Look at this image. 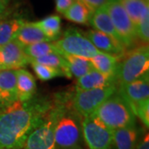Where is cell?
Instances as JSON below:
<instances>
[{
	"label": "cell",
	"mask_w": 149,
	"mask_h": 149,
	"mask_svg": "<svg viewBox=\"0 0 149 149\" xmlns=\"http://www.w3.org/2000/svg\"><path fill=\"white\" fill-rule=\"evenodd\" d=\"M25 53L30 60L39 58L48 54L56 53L61 55L56 47L52 42H42L24 47Z\"/></svg>",
	"instance_id": "obj_26"
},
{
	"label": "cell",
	"mask_w": 149,
	"mask_h": 149,
	"mask_svg": "<svg viewBox=\"0 0 149 149\" xmlns=\"http://www.w3.org/2000/svg\"><path fill=\"white\" fill-rule=\"evenodd\" d=\"M64 108L55 107L48 112L43 122L27 137L24 149H56L55 143V126Z\"/></svg>",
	"instance_id": "obj_6"
},
{
	"label": "cell",
	"mask_w": 149,
	"mask_h": 149,
	"mask_svg": "<svg viewBox=\"0 0 149 149\" xmlns=\"http://www.w3.org/2000/svg\"><path fill=\"white\" fill-rule=\"evenodd\" d=\"M30 62H36L38 64L44 65L52 67L55 69L61 70L63 72L64 75L69 77V78L71 77V75L69 72L67 62H66L65 59L63 57L62 55L56 53L48 54V55H46V56L39 57V58L30 60L29 63Z\"/></svg>",
	"instance_id": "obj_25"
},
{
	"label": "cell",
	"mask_w": 149,
	"mask_h": 149,
	"mask_svg": "<svg viewBox=\"0 0 149 149\" xmlns=\"http://www.w3.org/2000/svg\"><path fill=\"white\" fill-rule=\"evenodd\" d=\"M149 49L147 44H143L131 50L119 61L116 72V82L118 86L130 83L148 74Z\"/></svg>",
	"instance_id": "obj_3"
},
{
	"label": "cell",
	"mask_w": 149,
	"mask_h": 149,
	"mask_svg": "<svg viewBox=\"0 0 149 149\" xmlns=\"http://www.w3.org/2000/svg\"><path fill=\"white\" fill-rule=\"evenodd\" d=\"M143 1H145L146 3H149V0H143Z\"/></svg>",
	"instance_id": "obj_36"
},
{
	"label": "cell",
	"mask_w": 149,
	"mask_h": 149,
	"mask_svg": "<svg viewBox=\"0 0 149 149\" xmlns=\"http://www.w3.org/2000/svg\"><path fill=\"white\" fill-rule=\"evenodd\" d=\"M56 10L59 13L63 14L65 11L73 4L74 0H55Z\"/></svg>",
	"instance_id": "obj_31"
},
{
	"label": "cell",
	"mask_w": 149,
	"mask_h": 149,
	"mask_svg": "<svg viewBox=\"0 0 149 149\" xmlns=\"http://www.w3.org/2000/svg\"><path fill=\"white\" fill-rule=\"evenodd\" d=\"M79 1L82 3L91 13H94L97 9L104 7L110 0H79Z\"/></svg>",
	"instance_id": "obj_30"
},
{
	"label": "cell",
	"mask_w": 149,
	"mask_h": 149,
	"mask_svg": "<svg viewBox=\"0 0 149 149\" xmlns=\"http://www.w3.org/2000/svg\"><path fill=\"white\" fill-rule=\"evenodd\" d=\"M2 18H3V17H2V14H0V22L2 21Z\"/></svg>",
	"instance_id": "obj_34"
},
{
	"label": "cell",
	"mask_w": 149,
	"mask_h": 149,
	"mask_svg": "<svg viewBox=\"0 0 149 149\" xmlns=\"http://www.w3.org/2000/svg\"><path fill=\"white\" fill-rule=\"evenodd\" d=\"M117 92L128 105L149 100V74H144L138 80L119 85Z\"/></svg>",
	"instance_id": "obj_11"
},
{
	"label": "cell",
	"mask_w": 149,
	"mask_h": 149,
	"mask_svg": "<svg viewBox=\"0 0 149 149\" xmlns=\"http://www.w3.org/2000/svg\"><path fill=\"white\" fill-rule=\"evenodd\" d=\"M116 84L88 91H75L73 98V108L83 118L93 114L96 109L109 97L117 93Z\"/></svg>",
	"instance_id": "obj_7"
},
{
	"label": "cell",
	"mask_w": 149,
	"mask_h": 149,
	"mask_svg": "<svg viewBox=\"0 0 149 149\" xmlns=\"http://www.w3.org/2000/svg\"><path fill=\"white\" fill-rule=\"evenodd\" d=\"M91 13L79 0H74L73 4L63 13L65 18L77 24L89 25Z\"/></svg>",
	"instance_id": "obj_21"
},
{
	"label": "cell",
	"mask_w": 149,
	"mask_h": 149,
	"mask_svg": "<svg viewBox=\"0 0 149 149\" xmlns=\"http://www.w3.org/2000/svg\"><path fill=\"white\" fill-rule=\"evenodd\" d=\"M0 61L3 70L22 69L29 63L24 47L16 39L0 47Z\"/></svg>",
	"instance_id": "obj_10"
},
{
	"label": "cell",
	"mask_w": 149,
	"mask_h": 149,
	"mask_svg": "<svg viewBox=\"0 0 149 149\" xmlns=\"http://www.w3.org/2000/svg\"><path fill=\"white\" fill-rule=\"evenodd\" d=\"M116 83L117 82L115 77L102 74L98 70L92 69L83 76L77 79L75 91H88L97 88H102Z\"/></svg>",
	"instance_id": "obj_14"
},
{
	"label": "cell",
	"mask_w": 149,
	"mask_h": 149,
	"mask_svg": "<svg viewBox=\"0 0 149 149\" xmlns=\"http://www.w3.org/2000/svg\"><path fill=\"white\" fill-rule=\"evenodd\" d=\"M24 22L21 18L0 22V47L16 38L17 33Z\"/></svg>",
	"instance_id": "obj_23"
},
{
	"label": "cell",
	"mask_w": 149,
	"mask_h": 149,
	"mask_svg": "<svg viewBox=\"0 0 149 149\" xmlns=\"http://www.w3.org/2000/svg\"><path fill=\"white\" fill-rule=\"evenodd\" d=\"M112 23L124 47H132L137 40L136 28L118 0H110L104 5Z\"/></svg>",
	"instance_id": "obj_8"
},
{
	"label": "cell",
	"mask_w": 149,
	"mask_h": 149,
	"mask_svg": "<svg viewBox=\"0 0 149 149\" xmlns=\"http://www.w3.org/2000/svg\"><path fill=\"white\" fill-rule=\"evenodd\" d=\"M89 25H91L94 30L107 34L118 42H121L104 6L92 13L89 20Z\"/></svg>",
	"instance_id": "obj_17"
},
{
	"label": "cell",
	"mask_w": 149,
	"mask_h": 149,
	"mask_svg": "<svg viewBox=\"0 0 149 149\" xmlns=\"http://www.w3.org/2000/svg\"><path fill=\"white\" fill-rule=\"evenodd\" d=\"M135 117H138L143 122L145 127L149 126V100L139 102L129 105Z\"/></svg>",
	"instance_id": "obj_28"
},
{
	"label": "cell",
	"mask_w": 149,
	"mask_h": 149,
	"mask_svg": "<svg viewBox=\"0 0 149 149\" xmlns=\"http://www.w3.org/2000/svg\"><path fill=\"white\" fill-rule=\"evenodd\" d=\"M139 131L135 126L113 130L111 149H136L139 143Z\"/></svg>",
	"instance_id": "obj_15"
},
{
	"label": "cell",
	"mask_w": 149,
	"mask_h": 149,
	"mask_svg": "<svg viewBox=\"0 0 149 149\" xmlns=\"http://www.w3.org/2000/svg\"><path fill=\"white\" fill-rule=\"evenodd\" d=\"M136 149H149V135L147 133L142 140H140L136 147Z\"/></svg>",
	"instance_id": "obj_32"
},
{
	"label": "cell",
	"mask_w": 149,
	"mask_h": 149,
	"mask_svg": "<svg viewBox=\"0 0 149 149\" xmlns=\"http://www.w3.org/2000/svg\"><path fill=\"white\" fill-rule=\"evenodd\" d=\"M36 24L51 42L57 40L61 36V19L58 15L47 17L41 21L36 22Z\"/></svg>",
	"instance_id": "obj_22"
},
{
	"label": "cell",
	"mask_w": 149,
	"mask_h": 149,
	"mask_svg": "<svg viewBox=\"0 0 149 149\" xmlns=\"http://www.w3.org/2000/svg\"><path fill=\"white\" fill-rule=\"evenodd\" d=\"M81 131L89 149H111L113 130L91 114L83 118Z\"/></svg>",
	"instance_id": "obj_9"
},
{
	"label": "cell",
	"mask_w": 149,
	"mask_h": 149,
	"mask_svg": "<svg viewBox=\"0 0 149 149\" xmlns=\"http://www.w3.org/2000/svg\"><path fill=\"white\" fill-rule=\"evenodd\" d=\"M30 64L32 65V69L37 76V78L42 81H47V80H52L55 77L64 75L63 72L61 70L55 69L52 67L38 64L36 62H30Z\"/></svg>",
	"instance_id": "obj_27"
},
{
	"label": "cell",
	"mask_w": 149,
	"mask_h": 149,
	"mask_svg": "<svg viewBox=\"0 0 149 149\" xmlns=\"http://www.w3.org/2000/svg\"><path fill=\"white\" fill-rule=\"evenodd\" d=\"M137 37L139 38L144 44L148 43L149 41V13H147L143 17L136 27Z\"/></svg>",
	"instance_id": "obj_29"
},
{
	"label": "cell",
	"mask_w": 149,
	"mask_h": 149,
	"mask_svg": "<svg viewBox=\"0 0 149 149\" xmlns=\"http://www.w3.org/2000/svg\"><path fill=\"white\" fill-rule=\"evenodd\" d=\"M9 0H0V14H2L3 13V11L5 10L7 5L8 3Z\"/></svg>",
	"instance_id": "obj_33"
},
{
	"label": "cell",
	"mask_w": 149,
	"mask_h": 149,
	"mask_svg": "<svg viewBox=\"0 0 149 149\" xmlns=\"http://www.w3.org/2000/svg\"><path fill=\"white\" fill-rule=\"evenodd\" d=\"M16 39L23 47L42 42H51L45 36L43 32L38 27L36 22H24L17 33Z\"/></svg>",
	"instance_id": "obj_18"
},
{
	"label": "cell",
	"mask_w": 149,
	"mask_h": 149,
	"mask_svg": "<svg viewBox=\"0 0 149 149\" xmlns=\"http://www.w3.org/2000/svg\"><path fill=\"white\" fill-rule=\"evenodd\" d=\"M128 13L135 28L147 13H149V4L143 0H118Z\"/></svg>",
	"instance_id": "obj_20"
},
{
	"label": "cell",
	"mask_w": 149,
	"mask_h": 149,
	"mask_svg": "<svg viewBox=\"0 0 149 149\" xmlns=\"http://www.w3.org/2000/svg\"><path fill=\"white\" fill-rule=\"evenodd\" d=\"M93 114L111 130L136 125V117L131 108L117 93L104 102Z\"/></svg>",
	"instance_id": "obj_2"
},
{
	"label": "cell",
	"mask_w": 149,
	"mask_h": 149,
	"mask_svg": "<svg viewBox=\"0 0 149 149\" xmlns=\"http://www.w3.org/2000/svg\"><path fill=\"white\" fill-rule=\"evenodd\" d=\"M0 70H2V65H1V61H0Z\"/></svg>",
	"instance_id": "obj_35"
},
{
	"label": "cell",
	"mask_w": 149,
	"mask_h": 149,
	"mask_svg": "<svg viewBox=\"0 0 149 149\" xmlns=\"http://www.w3.org/2000/svg\"><path fill=\"white\" fill-rule=\"evenodd\" d=\"M16 87L17 100L29 101L37 90L36 80L29 71L24 69L16 70Z\"/></svg>",
	"instance_id": "obj_16"
},
{
	"label": "cell",
	"mask_w": 149,
	"mask_h": 149,
	"mask_svg": "<svg viewBox=\"0 0 149 149\" xmlns=\"http://www.w3.org/2000/svg\"><path fill=\"white\" fill-rule=\"evenodd\" d=\"M81 124L74 113L63 109L55 126V143L56 149H81Z\"/></svg>",
	"instance_id": "obj_4"
},
{
	"label": "cell",
	"mask_w": 149,
	"mask_h": 149,
	"mask_svg": "<svg viewBox=\"0 0 149 149\" xmlns=\"http://www.w3.org/2000/svg\"><path fill=\"white\" fill-rule=\"evenodd\" d=\"M85 35L95 47L96 49L101 52L110 54L118 57L125 53L126 48L122 43L118 42L107 34L93 29L85 32Z\"/></svg>",
	"instance_id": "obj_12"
},
{
	"label": "cell",
	"mask_w": 149,
	"mask_h": 149,
	"mask_svg": "<svg viewBox=\"0 0 149 149\" xmlns=\"http://www.w3.org/2000/svg\"><path fill=\"white\" fill-rule=\"evenodd\" d=\"M17 101L16 70H0V109L4 110Z\"/></svg>",
	"instance_id": "obj_13"
},
{
	"label": "cell",
	"mask_w": 149,
	"mask_h": 149,
	"mask_svg": "<svg viewBox=\"0 0 149 149\" xmlns=\"http://www.w3.org/2000/svg\"><path fill=\"white\" fill-rule=\"evenodd\" d=\"M29 101L17 100L0 113V149L23 148L29 134L47 117V107Z\"/></svg>",
	"instance_id": "obj_1"
},
{
	"label": "cell",
	"mask_w": 149,
	"mask_h": 149,
	"mask_svg": "<svg viewBox=\"0 0 149 149\" xmlns=\"http://www.w3.org/2000/svg\"><path fill=\"white\" fill-rule=\"evenodd\" d=\"M62 56L67 62L70 75L76 77L77 79L83 76L92 69H94L90 59L65 54H62Z\"/></svg>",
	"instance_id": "obj_24"
},
{
	"label": "cell",
	"mask_w": 149,
	"mask_h": 149,
	"mask_svg": "<svg viewBox=\"0 0 149 149\" xmlns=\"http://www.w3.org/2000/svg\"><path fill=\"white\" fill-rule=\"evenodd\" d=\"M90 61L95 70L102 74L115 77L120 57L100 52Z\"/></svg>",
	"instance_id": "obj_19"
},
{
	"label": "cell",
	"mask_w": 149,
	"mask_h": 149,
	"mask_svg": "<svg viewBox=\"0 0 149 149\" xmlns=\"http://www.w3.org/2000/svg\"><path fill=\"white\" fill-rule=\"evenodd\" d=\"M53 43L61 55L65 54L91 59L100 52L87 38L85 33L72 27L65 31Z\"/></svg>",
	"instance_id": "obj_5"
}]
</instances>
